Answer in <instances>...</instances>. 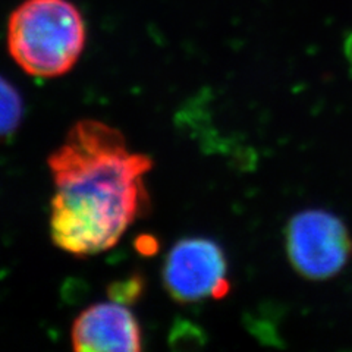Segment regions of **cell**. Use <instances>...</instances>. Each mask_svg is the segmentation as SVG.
<instances>
[{"mask_svg":"<svg viewBox=\"0 0 352 352\" xmlns=\"http://www.w3.org/2000/svg\"><path fill=\"white\" fill-rule=\"evenodd\" d=\"M47 163L54 185L50 236L69 254L87 257L110 250L147 212L144 176L153 160L131 151L113 126L80 120Z\"/></svg>","mask_w":352,"mask_h":352,"instance_id":"cell-1","label":"cell"},{"mask_svg":"<svg viewBox=\"0 0 352 352\" xmlns=\"http://www.w3.org/2000/svg\"><path fill=\"white\" fill-rule=\"evenodd\" d=\"M81 10L69 0H24L8 21L10 58L22 71L38 78L69 72L85 46Z\"/></svg>","mask_w":352,"mask_h":352,"instance_id":"cell-2","label":"cell"},{"mask_svg":"<svg viewBox=\"0 0 352 352\" xmlns=\"http://www.w3.org/2000/svg\"><path fill=\"white\" fill-rule=\"evenodd\" d=\"M286 251L301 276L324 280L345 267L352 256V239L335 214L307 210L295 214L286 226Z\"/></svg>","mask_w":352,"mask_h":352,"instance_id":"cell-3","label":"cell"},{"mask_svg":"<svg viewBox=\"0 0 352 352\" xmlns=\"http://www.w3.org/2000/svg\"><path fill=\"white\" fill-rule=\"evenodd\" d=\"M225 274L226 258L219 244L206 238H185L169 251L163 282L175 301L186 304L207 296L223 298L230 288Z\"/></svg>","mask_w":352,"mask_h":352,"instance_id":"cell-4","label":"cell"},{"mask_svg":"<svg viewBox=\"0 0 352 352\" xmlns=\"http://www.w3.org/2000/svg\"><path fill=\"white\" fill-rule=\"evenodd\" d=\"M74 349L84 352L140 351L141 329L129 308L118 301L90 305L72 324Z\"/></svg>","mask_w":352,"mask_h":352,"instance_id":"cell-5","label":"cell"},{"mask_svg":"<svg viewBox=\"0 0 352 352\" xmlns=\"http://www.w3.org/2000/svg\"><path fill=\"white\" fill-rule=\"evenodd\" d=\"M24 103L16 88L0 76V142L12 137L21 125Z\"/></svg>","mask_w":352,"mask_h":352,"instance_id":"cell-6","label":"cell"},{"mask_svg":"<svg viewBox=\"0 0 352 352\" xmlns=\"http://www.w3.org/2000/svg\"><path fill=\"white\" fill-rule=\"evenodd\" d=\"M245 326L260 342L270 346H282V338L278 333V324L273 311H257L245 317Z\"/></svg>","mask_w":352,"mask_h":352,"instance_id":"cell-7","label":"cell"},{"mask_svg":"<svg viewBox=\"0 0 352 352\" xmlns=\"http://www.w3.org/2000/svg\"><path fill=\"white\" fill-rule=\"evenodd\" d=\"M207 342V336L197 324L178 320L175 323V327L170 333V344L175 349H191L203 346Z\"/></svg>","mask_w":352,"mask_h":352,"instance_id":"cell-8","label":"cell"},{"mask_svg":"<svg viewBox=\"0 0 352 352\" xmlns=\"http://www.w3.org/2000/svg\"><path fill=\"white\" fill-rule=\"evenodd\" d=\"M142 291V280L138 276L110 286V298L120 304L135 301Z\"/></svg>","mask_w":352,"mask_h":352,"instance_id":"cell-9","label":"cell"},{"mask_svg":"<svg viewBox=\"0 0 352 352\" xmlns=\"http://www.w3.org/2000/svg\"><path fill=\"white\" fill-rule=\"evenodd\" d=\"M344 52H345V56L348 59V62L351 63L352 66V32L351 34L345 38V43H344Z\"/></svg>","mask_w":352,"mask_h":352,"instance_id":"cell-10","label":"cell"}]
</instances>
